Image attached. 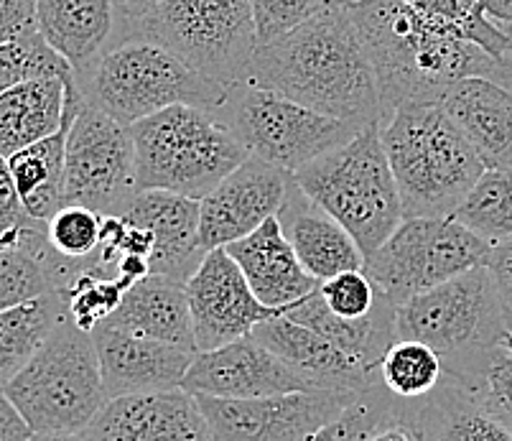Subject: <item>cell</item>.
Returning <instances> with one entry per match:
<instances>
[{
    "label": "cell",
    "instance_id": "obj_1",
    "mask_svg": "<svg viewBox=\"0 0 512 441\" xmlns=\"http://www.w3.org/2000/svg\"><path fill=\"white\" fill-rule=\"evenodd\" d=\"M248 82L339 120L383 123L375 69L344 3L260 44Z\"/></svg>",
    "mask_w": 512,
    "mask_h": 441
},
{
    "label": "cell",
    "instance_id": "obj_2",
    "mask_svg": "<svg viewBox=\"0 0 512 441\" xmlns=\"http://www.w3.org/2000/svg\"><path fill=\"white\" fill-rule=\"evenodd\" d=\"M375 69L383 123L406 102L441 100L454 82L492 80L497 62L477 44L431 29L403 0L347 3Z\"/></svg>",
    "mask_w": 512,
    "mask_h": 441
},
{
    "label": "cell",
    "instance_id": "obj_3",
    "mask_svg": "<svg viewBox=\"0 0 512 441\" xmlns=\"http://www.w3.org/2000/svg\"><path fill=\"white\" fill-rule=\"evenodd\" d=\"M383 143L403 217H451L487 171L439 100L400 105L383 123Z\"/></svg>",
    "mask_w": 512,
    "mask_h": 441
},
{
    "label": "cell",
    "instance_id": "obj_4",
    "mask_svg": "<svg viewBox=\"0 0 512 441\" xmlns=\"http://www.w3.org/2000/svg\"><path fill=\"white\" fill-rule=\"evenodd\" d=\"M79 97L123 125H136L174 105L220 110L230 87L192 69L151 36H125L87 72L74 74Z\"/></svg>",
    "mask_w": 512,
    "mask_h": 441
},
{
    "label": "cell",
    "instance_id": "obj_5",
    "mask_svg": "<svg viewBox=\"0 0 512 441\" xmlns=\"http://www.w3.org/2000/svg\"><path fill=\"white\" fill-rule=\"evenodd\" d=\"M293 181L355 238L365 258L406 220L385 153L383 123H370L342 148L306 164Z\"/></svg>",
    "mask_w": 512,
    "mask_h": 441
},
{
    "label": "cell",
    "instance_id": "obj_6",
    "mask_svg": "<svg viewBox=\"0 0 512 441\" xmlns=\"http://www.w3.org/2000/svg\"><path fill=\"white\" fill-rule=\"evenodd\" d=\"M138 189H164L202 202L248 159V148L212 110L174 105L130 125Z\"/></svg>",
    "mask_w": 512,
    "mask_h": 441
},
{
    "label": "cell",
    "instance_id": "obj_7",
    "mask_svg": "<svg viewBox=\"0 0 512 441\" xmlns=\"http://www.w3.org/2000/svg\"><path fill=\"white\" fill-rule=\"evenodd\" d=\"M395 334L398 340L431 347L444 360L446 378L467 383L507 334L487 266L472 268L395 306Z\"/></svg>",
    "mask_w": 512,
    "mask_h": 441
},
{
    "label": "cell",
    "instance_id": "obj_8",
    "mask_svg": "<svg viewBox=\"0 0 512 441\" xmlns=\"http://www.w3.org/2000/svg\"><path fill=\"white\" fill-rule=\"evenodd\" d=\"M6 396L34 434H85L107 403L95 337L64 317Z\"/></svg>",
    "mask_w": 512,
    "mask_h": 441
},
{
    "label": "cell",
    "instance_id": "obj_9",
    "mask_svg": "<svg viewBox=\"0 0 512 441\" xmlns=\"http://www.w3.org/2000/svg\"><path fill=\"white\" fill-rule=\"evenodd\" d=\"M214 115L235 133L250 156L296 174L324 153L342 148L367 125L339 120L304 108L273 90L250 82L232 85L227 100Z\"/></svg>",
    "mask_w": 512,
    "mask_h": 441
},
{
    "label": "cell",
    "instance_id": "obj_10",
    "mask_svg": "<svg viewBox=\"0 0 512 441\" xmlns=\"http://www.w3.org/2000/svg\"><path fill=\"white\" fill-rule=\"evenodd\" d=\"M490 245L454 217H408L370 258L365 276L390 304H403L472 268L487 266Z\"/></svg>",
    "mask_w": 512,
    "mask_h": 441
},
{
    "label": "cell",
    "instance_id": "obj_11",
    "mask_svg": "<svg viewBox=\"0 0 512 441\" xmlns=\"http://www.w3.org/2000/svg\"><path fill=\"white\" fill-rule=\"evenodd\" d=\"M138 31L225 87L248 82L258 49L253 0H164Z\"/></svg>",
    "mask_w": 512,
    "mask_h": 441
},
{
    "label": "cell",
    "instance_id": "obj_12",
    "mask_svg": "<svg viewBox=\"0 0 512 441\" xmlns=\"http://www.w3.org/2000/svg\"><path fill=\"white\" fill-rule=\"evenodd\" d=\"M138 194L130 128L82 102L67 133V204L123 217Z\"/></svg>",
    "mask_w": 512,
    "mask_h": 441
},
{
    "label": "cell",
    "instance_id": "obj_13",
    "mask_svg": "<svg viewBox=\"0 0 512 441\" xmlns=\"http://www.w3.org/2000/svg\"><path fill=\"white\" fill-rule=\"evenodd\" d=\"M357 393L301 391L283 396L232 398L194 396L207 419L212 441H309L334 421Z\"/></svg>",
    "mask_w": 512,
    "mask_h": 441
},
{
    "label": "cell",
    "instance_id": "obj_14",
    "mask_svg": "<svg viewBox=\"0 0 512 441\" xmlns=\"http://www.w3.org/2000/svg\"><path fill=\"white\" fill-rule=\"evenodd\" d=\"M291 184L293 174L248 156L199 202V245L204 253L248 238L271 217L281 215Z\"/></svg>",
    "mask_w": 512,
    "mask_h": 441
},
{
    "label": "cell",
    "instance_id": "obj_15",
    "mask_svg": "<svg viewBox=\"0 0 512 441\" xmlns=\"http://www.w3.org/2000/svg\"><path fill=\"white\" fill-rule=\"evenodd\" d=\"M186 296L192 306L194 340L199 352L217 350L250 337L258 324L283 314L260 304L248 278L242 276L240 266L225 248L209 250L204 255L202 266L186 283Z\"/></svg>",
    "mask_w": 512,
    "mask_h": 441
},
{
    "label": "cell",
    "instance_id": "obj_16",
    "mask_svg": "<svg viewBox=\"0 0 512 441\" xmlns=\"http://www.w3.org/2000/svg\"><path fill=\"white\" fill-rule=\"evenodd\" d=\"M181 388L192 396L232 401L316 391L309 378L260 345L253 334L217 350L197 352Z\"/></svg>",
    "mask_w": 512,
    "mask_h": 441
},
{
    "label": "cell",
    "instance_id": "obj_17",
    "mask_svg": "<svg viewBox=\"0 0 512 441\" xmlns=\"http://www.w3.org/2000/svg\"><path fill=\"white\" fill-rule=\"evenodd\" d=\"M100 357L107 401L143 393L179 391L197 352L125 332L113 324H100L92 332Z\"/></svg>",
    "mask_w": 512,
    "mask_h": 441
},
{
    "label": "cell",
    "instance_id": "obj_18",
    "mask_svg": "<svg viewBox=\"0 0 512 441\" xmlns=\"http://www.w3.org/2000/svg\"><path fill=\"white\" fill-rule=\"evenodd\" d=\"M85 434L90 441H212L199 401L184 388L113 398Z\"/></svg>",
    "mask_w": 512,
    "mask_h": 441
},
{
    "label": "cell",
    "instance_id": "obj_19",
    "mask_svg": "<svg viewBox=\"0 0 512 441\" xmlns=\"http://www.w3.org/2000/svg\"><path fill=\"white\" fill-rule=\"evenodd\" d=\"M136 31L120 0H39V34L74 74Z\"/></svg>",
    "mask_w": 512,
    "mask_h": 441
},
{
    "label": "cell",
    "instance_id": "obj_20",
    "mask_svg": "<svg viewBox=\"0 0 512 441\" xmlns=\"http://www.w3.org/2000/svg\"><path fill=\"white\" fill-rule=\"evenodd\" d=\"M199 217L202 204L197 199L151 189L133 199L123 220L146 227L153 235L151 276L186 286L207 255L199 245Z\"/></svg>",
    "mask_w": 512,
    "mask_h": 441
},
{
    "label": "cell",
    "instance_id": "obj_21",
    "mask_svg": "<svg viewBox=\"0 0 512 441\" xmlns=\"http://www.w3.org/2000/svg\"><path fill=\"white\" fill-rule=\"evenodd\" d=\"M253 337L309 378L316 391L362 393L372 385H380V375L365 370L324 334L293 322L286 314L258 324Z\"/></svg>",
    "mask_w": 512,
    "mask_h": 441
},
{
    "label": "cell",
    "instance_id": "obj_22",
    "mask_svg": "<svg viewBox=\"0 0 512 441\" xmlns=\"http://www.w3.org/2000/svg\"><path fill=\"white\" fill-rule=\"evenodd\" d=\"M227 255L240 266L260 304L283 311L314 294L321 283L306 273L299 255L288 243L281 220H271L250 232L248 238L227 245Z\"/></svg>",
    "mask_w": 512,
    "mask_h": 441
},
{
    "label": "cell",
    "instance_id": "obj_23",
    "mask_svg": "<svg viewBox=\"0 0 512 441\" xmlns=\"http://www.w3.org/2000/svg\"><path fill=\"white\" fill-rule=\"evenodd\" d=\"M82 108L77 80L44 77L11 87L0 95V156L11 159L23 148L34 146L72 125Z\"/></svg>",
    "mask_w": 512,
    "mask_h": 441
},
{
    "label": "cell",
    "instance_id": "obj_24",
    "mask_svg": "<svg viewBox=\"0 0 512 441\" xmlns=\"http://www.w3.org/2000/svg\"><path fill=\"white\" fill-rule=\"evenodd\" d=\"M439 102L487 169H512L510 87L487 77H467L454 82Z\"/></svg>",
    "mask_w": 512,
    "mask_h": 441
},
{
    "label": "cell",
    "instance_id": "obj_25",
    "mask_svg": "<svg viewBox=\"0 0 512 441\" xmlns=\"http://www.w3.org/2000/svg\"><path fill=\"white\" fill-rule=\"evenodd\" d=\"M278 220H281L288 243L299 255L301 266L319 283L329 281L339 273L365 268V255L355 238L332 215L321 210L319 204L311 202L296 187V181L291 184V192H288Z\"/></svg>",
    "mask_w": 512,
    "mask_h": 441
},
{
    "label": "cell",
    "instance_id": "obj_26",
    "mask_svg": "<svg viewBox=\"0 0 512 441\" xmlns=\"http://www.w3.org/2000/svg\"><path fill=\"white\" fill-rule=\"evenodd\" d=\"M87 263H74L54 253L46 240V225H31L16 243L0 245V311L64 294L69 283L85 271Z\"/></svg>",
    "mask_w": 512,
    "mask_h": 441
},
{
    "label": "cell",
    "instance_id": "obj_27",
    "mask_svg": "<svg viewBox=\"0 0 512 441\" xmlns=\"http://www.w3.org/2000/svg\"><path fill=\"white\" fill-rule=\"evenodd\" d=\"M107 324L181 350L199 352L186 286L169 278L148 276L130 286L123 304L107 319Z\"/></svg>",
    "mask_w": 512,
    "mask_h": 441
},
{
    "label": "cell",
    "instance_id": "obj_28",
    "mask_svg": "<svg viewBox=\"0 0 512 441\" xmlns=\"http://www.w3.org/2000/svg\"><path fill=\"white\" fill-rule=\"evenodd\" d=\"M283 314L293 322L324 334L339 350L347 352L352 360H357L362 368L375 375H380V362H383L385 352L398 340V334H395V304H390L383 296H380L370 317L357 319V322L334 317L327 304H324V299H321L319 289L306 296L304 301H299V304L283 309Z\"/></svg>",
    "mask_w": 512,
    "mask_h": 441
},
{
    "label": "cell",
    "instance_id": "obj_29",
    "mask_svg": "<svg viewBox=\"0 0 512 441\" xmlns=\"http://www.w3.org/2000/svg\"><path fill=\"white\" fill-rule=\"evenodd\" d=\"M67 133L69 125L8 159L23 210L41 225L67 204Z\"/></svg>",
    "mask_w": 512,
    "mask_h": 441
},
{
    "label": "cell",
    "instance_id": "obj_30",
    "mask_svg": "<svg viewBox=\"0 0 512 441\" xmlns=\"http://www.w3.org/2000/svg\"><path fill=\"white\" fill-rule=\"evenodd\" d=\"M423 441H512V434L497 424L477 398L446 378L436 393L416 401Z\"/></svg>",
    "mask_w": 512,
    "mask_h": 441
},
{
    "label": "cell",
    "instance_id": "obj_31",
    "mask_svg": "<svg viewBox=\"0 0 512 441\" xmlns=\"http://www.w3.org/2000/svg\"><path fill=\"white\" fill-rule=\"evenodd\" d=\"M64 317L67 301L62 294H46L0 311V391H6V385L29 365Z\"/></svg>",
    "mask_w": 512,
    "mask_h": 441
},
{
    "label": "cell",
    "instance_id": "obj_32",
    "mask_svg": "<svg viewBox=\"0 0 512 441\" xmlns=\"http://www.w3.org/2000/svg\"><path fill=\"white\" fill-rule=\"evenodd\" d=\"M426 26L454 39L477 44L497 64L510 51V36L492 21L482 0H403Z\"/></svg>",
    "mask_w": 512,
    "mask_h": 441
},
{
    "label": "cell",
    "instance_id": "obj_33",
    "mask_svg": "<svg viewBox=\"0 0 512 441\" xmlns=\"http://www.w3.org/2000/svg\"><path fill=\"white\" fill-rule=\"evenodd\" d=\"M451 217L490 245L512 240V169L484 171Z\"/></svg>",
    "mask_w": 512,
    "mask_h": 441
},
{
    "label": "cell",
    "instance_id": "obj_34",
    "mask_svg": "<svg viewBox=\"0 0 512 441\" xmlns=\"http://www.w3.org/2000/svg\"><path fill=\"white\" fill-rule=\"evenodd\" d=\"M444 380V360L416 340H395L380 362V383L400 401H423L439 391Z\"/></svg>",
    "mask_w": 512,
    "mask_h": 441
},
{
    "label": "cell",
    "instance_id": "obj_35",
    "mask_svg": "<svg viewBox=\"0 0 512 441\" xmlns=\"http://www.w3.org/2000/svg\"><path fill=\"white\" fill-rule=\"evenodd\" d=\"M128 289L130 283L115 276V273L102 271L97 266H87L62 294L64 301H67V317L79 329L92 334L118 311Z\"/></svg>",
    "mask_w": 512,
    "mask_h": 441
},
{
    "label": "cell",
    "instance_id": "obj_36",
    "mask_svg": "<svg viewBox=\"0 0 512 441\" xmlns=\"http://www.w3.org/2000/svg\"><path fill=\"white\" fill-rule=\"evenodd\" d=\"M72 67L46 44L41 34L0 44V95L11 87L44 77H69Z\"/></svg>",
    "mask_w": 512,
    "mask_h": 441
},
{
    "label": "cell",
    "instance_id": "obj_37",
    "mask_svg": "<svg viewBox=\"0 0 512 441\" xmlns=\"http://www.w3.org/2000/svg\"><path fill=\"white\" fill-rule=\"evenodd\" d=\"M102 220L90 207L64 204L57 215L46 222V240L54 253L74 263H92L102 240Z\"/></svg>",
    "mask_w": 512,
    "mask_h": 441
},
{
    "label": "cell",
    "instance_id": "obj_38",
    "mask_svg": "<svg viewBox=\"0 0 512 441\" xmlns=\"http://www.w3.org/2000/svg\"><path fill=\"white\" fill-rule=\"evenodd\" d=\"M393 401L395 396L383 383L372 385L367 391L357 393L355 401L349 403L337 419L321 426L309 441H370L372 431L383 421Z\"/></svg>",
    "mask_w": 512,
    "mask_h": 441
},
{
    "label": "cell",
    "instance_id": "obj_39",
    "mask_svg": "<svg viewBox=\"0 0 512 441\" xmlns=\"http://www.w3.org/2000/svg\"><path fill=\"white\" fill-rule=\"evenodd\" d=\"M464 385L479 406L512 434V352L495 347Z\"/></svg>",
    "mask_w": 512,
    "mask_h": 441
},
{
    "label": "cell",
    "instance_id": "obj_40",
    "mask_svg": "<svg viewBox=\"0 0 512 441\" xmlns=\"http://www.w3.org/2000/svg\"><path fill=\"white\" fill-rule=\"evenodd\" d=\"M319 294L334 317L347 319V322L370 317L377 301H380V294H377L370 278L365 276V271L339 273V276L321 283Z\"/></svg>",
    "mask_w": 512,
    "mask_h": 441
},
{
    "label": "cell",
    "instance_id": "obj_41",
    "mask_svg": "<svg viewBox=\"0 0 512 441\" xmlns=\"http://www.w3.org/2000/svg\"><path fill=\"white\" fill-rule=\"evenodd\" d=\"M337 3L339 0H253L258 46L281 39L283 34Z\"/></svg>",
    "mask_w": 512,
    "mask_h": 441
},
{
    "label": "cell",
    "instance_id": "obj_42",
    "mask_svg": "<svg viewBox=\"0 0 512 441\" xmlns=\"http://www.w3.org/2000/svg\"><path fill=\"white\" fill-rule=\"evenodd\" d=\"M31 225H41V222H34L26 215L21 199H18L16 184H13L8 161L0 156V245L16 243L18 235Z\"/></svg>",
    "mask_w": 512,
    "mask_h": 441
},
{
    "label": "cell",
    "instance_id": "obj_43",
    "mask_svg": "<svg viewBox=\"0 0 512 441\" xmlns=\"http://www.w3.org/2000/svg\"><path fill=\"white\" fill-rule=\"evenodd\" d=\"M39 34V0H0V44Z\"/></svg>",
    "mask_w": 512,
    "mask_h": 441
},
{
    "label": "cell",
    "instance_id": "obj_44",
    "mask_svg": "<svg viewBox=\"0 0 512 441\" xmlns=\"http://www.w3.org/2000/svg\"><path fill=\"white\" fill-rule=\"evenodd\" d=\"M370 441H423L416 416V401H400V398H395L393 406L383 416V421L372 431Z\"/></svg>",
    "mask_w": 512,
    "mask_h": 441
},
{
    "label": "cell",
    "instance_id": "obj_45",
    "mask_svg": "<svg viewBox=\"0 0 512 441\" xmlns=\"http://www.w3.org/2000/svg\"><path fill=\"white\" fill-rule=\"evenodd\" d=\"M492 281H495L497 296H500L502 317H505L507 332H512V240L492 248L490 261H487Z\"/></svg>",
    "mask_w": 512,
    "mask_h": 441
},
{
    "label": "cell",
    "instance_id": "obj_46",
    "mask_svg": "<svg viewBox=\"0 0 512 441\" xmlns=\"http://www.w3.org/2000/svg\"><path fill=\"white\" fill-rule=\"evenodd\" d=\"M482 8L484 13H487V16H490L512 41V0H482ZM492 80L512 90V44H510V51L505 54V59L497 64V72Z\"/></svg>",
    "mask_w": 512,
    "mask_h": 441
},
{
    "label": "cell",
    "instance_id": "obj_47",
    "mask_svg": "<svg viewBox=\"0 0 512 441\" xmlns=\"http://www.w3.org/2000/svg\"><path fill=\"white\" fill-rule=\"evenodd\" d=\"M34 436L31 426L23 421L6 391H0V441H29Z\"/></svg>",
    "mask_w": 512,
    "mask_h": 441
},
{
    "label": "cell",
    "instance_id": "obj_48",
    "mask_svg": "<svg viewBox=\"0 0 512 441\" xmlns=\"http://www.w3.org/2000/svg\"><path fill=\"white\" fill-rule=\"evenodd\" d=\"M161 3H164V0H120L125 16L136 23V29L161 8Z\"/></svg>",
    "mask_w": 512,
    "mask_h": 441
},
{
    "label": "cell",
    "instance_id": "obj_49",
    "mask_svg": "<svg viewBox=\"0 0 512 441\" xmlns=\"http://www.w3.org/2000/svg\"><path fill=\"white\" fill-rule=\"evenodd\" d=\"M29 441H90L87 434H34Z\"/></svg>",
    "mask_w": 512,
    "mask_h": 441
},
{
    "label": "cell",
    "instance_id": "obj_50",
    "mask_svg": "<svg viewBox=\"0 0 512 441\" xmlns=\"http://www.w3.org/2000/svg\"><path fill=\"white\" fill-rule=\"evenodd\" d=\"M502 347H505L507 352H512V332H507L505 337H502Z\"/></svg>",
    "mask_w": 512,
    "mask_h": 441
},
{
    "label": "cell",
    "instance_id": "obj_51",
    "mask_svg": "<svg viewBox=\"0 0 512 441\" xmlns=\"http://www.w3.org/2000/svg\"><path fill=\"white\" fill-rule=\"evenodd\" d=\"M339 3H344V6H347V3H360V0H339Z\"/></svg>",
    "mask_w": 512,
    "mask_h": 441
}]
</instances>
